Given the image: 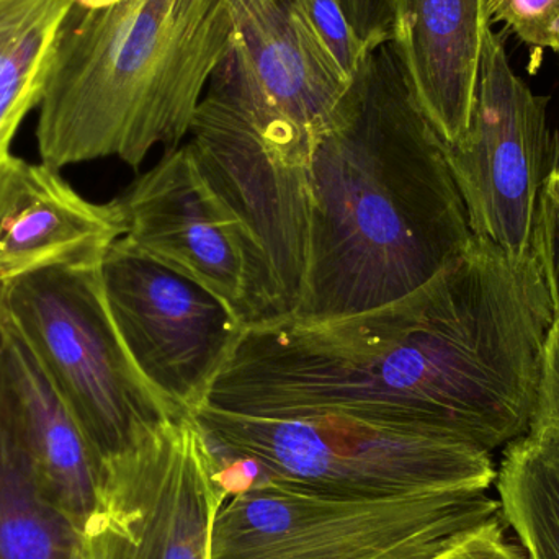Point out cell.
<instances>
[{
	"instance_id": "obj_1",
	"label": "cell",
	"mask_w": 559,
	"mask_h": 559,
	"mask_svg": "<svg viewBox=\"0 0 559 559\" xmlns=\"http://www.w3.org/2000/svg\"><path fill=\"white\" fill-rule=\"evenodd\" d=\"M554 324L538 249L512 259L473 236L437 277L397 301L246 325L203 406L354 414L492 453L531 429Z\"/></svg>"
},
{
	"instance_id": "obj_2",
	"label": "cell",
	"mask_w": 559,
	"mask_h": 559,
	"mask_svg": "<svg viewBox=\"0 0 559 559\" xmlns=\"http://www.w3.org/2000/svg\"><path fill=\"white\" fill-rule=\"evenodd\" d=\"M472 239L445 143L386 43L361 62L316 141L308 261L289 318L322 321L397 301Z\"/></svg>"
},
{
	"instance_id": "obj_3",
	"label": "cell",
	"mask_w": 559,
	"mask_h": 559,
	"mask_svg": "<svg viewBox=\"0 0 559 559\" xmlns=\"http://www.w3.org/2000/svg\"><path fill=\"white\" fill-rule=\"evenodd\" d=\"M236 41L226 0L74 5L38 105L41 163L61 170L117 157L138 169L159 144L174 150Z\"/></svg>"
},
{
	"instance_id": "obj_4",
	"label": "cell",
	"mask_w": 559,
	"mask_h": 559,
	"mask_svg": "<svg viewBox=\"0 0 559 559\" xmlns=\"http://www.w3.org/2000/svg\"><path fill=\"white\" fill-rule=\"evenodd\" d=\"M193 419L238 488L255 478L344 496L488 491L491 452L445 433L344 413L251 416L202 406Z\"/></svg>"
},
{
	"instance_id": "obj_5",
	"label": "cell",
	"mask_w": 559,
	"mask_h": 559,
	"mask_svg": "<svg viewBox=\"0 0 559 559\" xmlns=\"http://www.w3.org/2000/svg\"><path fill=\"white\" fill-rule=\"evenodd\" d=\"M189 134L203 176L264 252L274 319L292 316L308 261L311 163L319 134L264 94L239 36L213 72Z\"/></svg>"
},
{
	"instance_id": "obj_6",
	"label": "cell",
	"mask_w": 559,
	"mask_h": 559,
	"mask_svg": "<svg viewBox=\"0 0 559 559\" xmlns=\"http://www.w3.org/2000/svg\"><path fill=\"white\" fill-rule=\"evenodd\" d=\"M501 515L488 491L344 498L255 478L219 508L210 559H437Z\"/></svg>"
},
{
	"instance_id": "obj_7",
	"label": "cell",
	"mask_w": 559,
	"mask_h": 559,
	"mask_svg": "<svg viewBox=\"0 0 559 559\" xmlns=\"http://www.w3.org/2000/svg\"><path fill=\"white\" fill-rule=\"evenodd\" d=\"M0 311L35 352L102 466L186 417L131 360L108 311L100 264L59 265L5 283Z\"/></svg>"
},
{
	"instance_id": "obj_8",
	"label": "cell",
	"mask_w": 559,
	"mask_h": 559,
	"mask_svg": "<svg viewBox=\"0 0 559 559\" xmlns=\"http://www.w3.org/2000/svg\"><path fill=\"white\" fill-rule=\"evenodd\" d=\"M445 150L473 236L509 258L531 255L545 182L554 170L555 134L548 98L515 74L491 28L483 43L468 128Z\"/></svg>"
},
{
	"instance_id": "obj_9",
	"label": "cell",
	"mask_w": 559,
	"mask_h": 559,
	"mask_svg": "<svg viewBox=\"0 0 559 559\" xmlns=\"http://www.w3.org/2000/svg\"><path fill=\"white\" fill-rule=\"evenodd\" d=\"M228 495L195 419H170L104 466L100 501L82 542L91 559H210Z\"/></svg>"
},
{
	"instance_id": "obj_10",
	"label": "cell",
	"mask_w": 559,
	"mask_h": 559,
	"mask_svg": "<svg viewBox=\"0 0 559 559\" xmlns=\"http://www.w3.org/2000/svg\"><path fill=\"white\" fill-rule=\"evenodd\" d=\"M115 328L150 386L193 416L238 345L246 322L215 293L118 239L100 262Z\"/></svg>"
},
{
	"instance_id": "obj_11",
	"label": "cell",
	"mask_w": 559,
	"mask_h": 559,
	"mask_svg": "<svg viewBox=\"0 0 559 559\" xmlns=\"http://www.w3.org/2000/svg\"><path fill=\"white\" fill-rule=\"evenodd\" d=\"M115 202L128 245L225 299L246 324L274 319L264 252L210 186L190 144L167 150Z\"/></svg>"
},
{
	"instance_id": "obj_12",
	"label": "cell",
	"mask_w": 559,
	"mask_h": 559,
	"mask_svg": "<svg viewBox=\"0 0 559 559\" xmlns=\"http://www.w3.org/2000/svg\"><path fill=\"white\" fill-rule=\"evenodd\" d=\"M123 235L115 200L88 202L59 170L0 157V286L59 265L100 264Z\"/></svg>"
},
{
	"instance_id": "obj_13",
	"label": "cell",
	"mask_w": 559,
	"mask_h": 559,
	"mask_svg": "<svg viewBox=\"0 0 559 559\" xmlns=\"http://www.w3.org/2000/svg\"><path fill=\"white\" fill-rule=\"evenodd\" d=\"M489 28L486 0H391V46L445 144L468 128Z\"/></svg>"
},
{
	"instance_id": "obj_14",
	"label": "cell",
	"mask_w": 559,
	"mask_h": 559,
	"mask_svg": "<svg viewBox=\"0 0 559 559\" xmlns=\"http://www.w3.org/2000/svg\"><path fill=\"white\" fill-rule=\"evenodd\" d=\"M264 94L321 133L352 78L335 61L299 0H226Z\"/></svg>"
},
{
	"instance_id": "obj_15",
	"label": "cell",
	"mask_w": 559,
	"mask_h": 559,
	"mask_svg": "<svg viewBox=\"0 0 559 559\" xmlns=\"http://www.w3.org/2000/svg\"><path fill=\"white\" fill-rule=\"evenodd\" d=\"M0 357L46 496L84 532L100 501L104 466L35 352L2 311Z\"/></svg>"
},
{
	"instance_id": "obj_16",
	"label": "cell",
	"mask_w": 559,
	"mask_h": 559,
	"mask_svg": "<svg viewBox=\"0 0 559 559\" xmlns=\"http://www.w3.org/2000/svg\"><path fill=\"white\" fill-rule=\"evenodd\" d=\"M81 542L46 496L0 357V559H72Z\"/></svg>"
},
{
	"instance_id": "obj_17",
	"label": "cell",
	"mask_w": 559,
	"mask_h": 559,
	"mask_svg": "<svg viewBox=\"0 0 559 559\" xmlns=\"http://www.w3.org/2000/svg\"><path fill=\"white\" fill-rule=\"evenodd\" d=\"M74 0H0V157L38 107Z\"/></svg>"
},
{
	"instance_id": "obj_18",
	"label": "cell",
	"mask_w": 559,
	"mask_h": 559,
	"mask_svg": "<svg viewBox=\"0 0 559 559\" xmlns=\"http://www.w3.org/2000/svg\"><path fill=\"white\" fill-rule=\"evenodd\" d=\"M496 486L502 515L531 559H559V429L531 427L509 443Z\"/></svg>"
},
{
	"instance_id": "obj_19",
	"label": "cell",
	"mask_w": 559,
	"mask_h": 559,
	"mask_svg": "<svg viewBox=\"0 0 559 559\" xmlns=\"http://www.w3.org/2000/svg\"><path fill=\"white\" fill-rule=\"evenodd\" d=\"M486 12L521 41L559 55V0H486Z\"/></svg>"
},
{
	"instance_id": "obj_20",
	"label": "cell",
	"mask_w": 559,
	"mask_h": 559,
	"mask_svg": "<svg viewBox=\"0 0 559 559\" xmlns=\"http://www.w3.org/2000/svg\"><path fill=\"white\" fill-rule=\"evenodd\" d=\"M316 33L348 78H354L370 52L345 15L341 0H299Z\"/></svg>"
},
{
	"instance_id": "obj_21",
	"label": "cell",
	"mask_w": 559,
	"mask_h": 559,
	"mask_svg": "<svg viewBox=\"0 0 559 559\" xmlns=\"http://www.w3.org/2000/svg\"><path fill=\"white\" fill-rule=\"evenodd\" d=\"M506 527L508 522L501 515L437 559H531L519 538L508 537Z\"/></svg>"
},
{
	"instance_id": "obj_22",
	"label": "cell",
	"mask_w": 559,
	"mask_h": 559,
	"mask_svg": "<svg viewBox=\"0 0 559 559\" xmlns=\"http://www.w3.org/2000/svg\"><path fill=\"white\" fill-rule=\"evenodd\" d=\"M542 426L559 429V322L557 321L545 345L537 401H535L531 420V427Z\"/></svg>"
},
{
	"instance_id": "obj_23",
	"label": "cell",
	"mask_w": 559,
	"mask_h": 559,
	"mask_svg": "<svg viewBox=\"0 0 559 559\" xmlns=\"http://www.w3.org/2000/svg\"><path fill=\"white\" fill-rule=\"evenodd\" d=\"M358 38L370 49L391 41V0H341Z\"/></svg>"
},
{
	"instance_id": "obj_24",
	"label": "cell",
	"mask_w": 559,
	"mask_h": 559,
	"mask_svg": "<svg viewBox=\"0 0 559 559\" xmlns=\"http://www.w3.org/2000/svg\"><path fill=\"white\" fill-rule=\"evenodd\" d=\"M537 245L554 299L555 321L559 322V229L544 202L540 206Z\"/></svg>"
},
{
	"instance_id": "obj_25",
	"label": "cell",
	"mask_w": 559,
	"mask_h": 559,
	"mask_svg": "<svg viewBox=\"0 0 559 559\" xmlns=\"http://www.w3.org/2000/svg\"><path fill=\"white\" fill-rule=\"evenodd\" d=\"M117 2L118 0H74V5L84 10H102Z\"/></svg>"
},
{
	"instance_id": "obj_26",
	"label": "cell",
	"mask_w": 559,
	"mask_h": 559,
	"mask_svg": "<svg viewBox=\"0 0 559 559\" xmlns=\"http://www.w3.org/2000/svg\"><path fill=\"white\" fill-rule=\"evenodd\" d=\"M555 169H559V131L555 134L554 170Z\"/></svg>"
},
{
	"instance_id": "obj_27",
	"label": "cell",
	"mask_w": 559,
	"mask_h": 559,
	"mask_svg": "<svg viewBox=\"0 0 559 559\" xmlns=\"http://www.w3.org/2000/svg\"><path fill=\"white\" fill-rule=\"evenodd\" d=\"M72 559H91L88 558L87 550H85L84 542H81V545H79L78 551H75L74 558Z\"/></svg>"
}]
</instances>
